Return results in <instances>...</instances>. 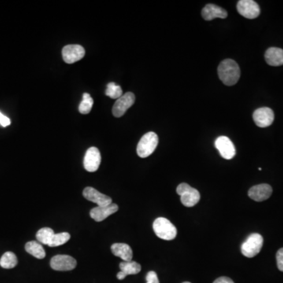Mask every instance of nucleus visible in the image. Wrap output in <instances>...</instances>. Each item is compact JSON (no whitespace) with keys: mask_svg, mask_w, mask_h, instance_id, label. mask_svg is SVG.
I'll list each match as a JSON object with an SVG mask.
<instances>
[{"mask_svg":"<svg viewBox=\"0 0 283 283\" xmlns=\"http://www.w3.org/2000/svg\"><path fill=\"white\" fill-rule=\"evenodd\" d=\"M218 76L220 80L227 86H233L240 78V68L236 61L225 59L218 67Z\"/></svg>","mask_w":283,"mask_h":283,"instance_id":"obj_1","label":"nucleus"},{"mask_svg":"<svg viewBox=\"0 0 283 283\" xmlns=\"http://www.w3.org/2000/svg\"><path fill=\"white\" fill-rule=\"evenodd\" d=\"M153 229L157 237L163 240H173L177 235L176 227L169 220L164 217H159L154 220Z\"/></svg>","mask_w":283,"mask_h":283,"instance_id":"obj_2","label":"nucleus"},{"mask_svg":"<svg viewBox=\"0 0 283 283\" xmlns=\"http://www.w3.org/2000/svg\"><path fill=\"white\" fill-rule=\"evenodd\" d=\"M176 192L180 196L182 204L186 207H193L200 201L201 195L197 189L193 188L187 183L178 186Z\"/></svg>","mask_w":283,"mask_h":283,"instance_id":"obj_3","label":"nucleus"},{"mask_svg":"<svg viewBox=\"0 0 283 283\" xmlns=\"http://www.w3.org/2000/svg\"><path fill=\"white\" fill-rule=\"evenodd\" d=\"M264 239L260 234H252L245 241L241 247V251L246 258H254L263 247Z\"/></svg>","mask_w":283,"mask_h":283,"instance_id":"obj_4","label":"nucleus"},{"mask_svg":"<svg viewBox=\"0 0 283 283\" xmlns=\"http://www.w3.org/2000/svg\"><path fill=\"white\" fill-rule=\"evenodd\" d=\"M158 145V136L154 132L145 134L138 143L137 154L142 158L149 157L154 153Z\"/></svg>","mask_w":283,"mask_h":283,"instance_id":"obj_5","label":"nucleus"},{"mask_svg":"<svg viewBox=\"0 0 283 283\" xmlns=\"http://www.w3.org/2000/svg\"><path fill=\"white\" fill-rule=\"evenodd\" d=\"M135 101V97L133 93L128 92L123 94L122 96L119 98L115 102L112 110L113 116L115 117H122L127 110L133 106Z\"/></svg>","mask_w":283,"mask_h":283,"instance_id":"obj_6","label":"nucleus"},{"mask_svg":"<svg viewBox=\"0 0 283 283\" xmlns=\"http://www.w3.org/2000/svg\"><path fill=\"white\" fill-rule=\"evenodd\" d=\"M238 12L243 17L248 19H254L259 16L261 9L254 0H241L237 4Z\"/></svg>","mask_w":283,"mask_h":283,"instance_id":"obj_7","label":"nucleus"},{"mask_svg":"<svg viewBox=\"0 0 283 283\" xmlns=\"http://www.w3.org/2000/svg\"><path fill=\"white\" fill-rule=\"evenodd\" d=\"M50 267L52 269L60 272L72 271L76 267V261L69 255L54 256L50 260Z\"/></svg>","mask_w":283,"mask_h":283,"instance_id":"obj_8","label":"nucleus"},{"mask_svg":"<svg viewBox=\"0 0 283 283\" xmlns=\"http://www.w3.org/2000/svg\"><path fill=\"white\" fill-rule=\"evenodd\" d=\"M101 154L96 147H91L86 152L84 159H83V166L84 169L89 172H94L98 170L100 166Z\"/></svg>","mask_w":283,"mask_h":283,"instance_id":"obj_9","label":"nucleus"},{"mask_svg":"<svg viewBox=\"0 0 283 283\" xmlns=\"http://www.w3.org/2000/svg\"><path fill=\"white\" fill-rule=\"evenodd\" d=\"M85 55V50L80 45L72 44L64 46L62 50L63 60L68 64L80 61Z\"/></svg>","mask_w":283,"mask_h":283,"instance_id":"obj_10","label":"nucleus"},{"mask_svg":"<svg viewBox=\"0 0 283 283\" xmlns=\"http://www.w3.org/2000/svg\"><path fill=\"white\" fill-rule=\"evenodd\" d=\"M253 118L257 126L260 128H267L272 125L274 121V112L269 107L260 108L254 111Z\"/></svg>","mask_w":283,"mask_h":283,"instance_id":"obj_11","label":"nucleus"},{"mask_svg":"<svg viewBox=\"0 0 283 283\" xmlns=\"http://www.w3.org/2000/svg\"><path fill=\"white\" fill-rule=\"evenodd\" d=\"M216 148L220 152V155L224 157V159L231 160L233 158L236 154L235 145L232 140L227 136H220L217 138L215 142Z\"/></svg>","mask_w":283,"mask_h":283,"instance_id":"obj_12","label":"nucleus"},{"mask_svg":"<svg viewBox=\"0 0 283 283\" xmlns=\"http://www.w3.org/2000/svg\"><path fill=\"white\" fill-rule=\"evenodd\" d=\"M83 195L87 200L96 203L98 206H107L112 204L110 197L103 195L93 187H86L83 190Z\"/></svg>","mask_w":283,"mask_h":283,"instance_id":"obj_13","label":"nucleus"},{"mask_svg":"<svg viewBox=\"0 0 283 283\" xmlns=\"http://www.w3.org/2000/svg\"><path fill=\"white\" fill-rule=\"evenodd\" d=\"M249 197L255 202H264L272 195V187L269 184H259L250 189Z\"/></svg>","mask_w":283,"mask_h":283,"instance_id":"obj_14","label":"nucleus"},{"mask_svg":"<svg viewBox=\"0 0 283 283\" xmlns=\"http://www.w3.org/2000/svg\"><path fill=\"white\" fill-rule=\"evenodd\" d=\"M118 206L117 204H110L107 206H98L91 209L90 212V216L93 220L97 222H102L106 220L109 216L114 214L118 211Z\"/></svg>","mask_w":283,"mask_h":283,"instance_id":"obj_15","label":"nucleus"},{"mask_svg":"<svg viewBox=\"0 0 283 283\" xmlns=\"http://www.w3.org/2000/svg\"><path fill=\"white\" fill-rule=\"evenodd\" d=\"M202 15L205 20H211L215 18H226L228 12L217 5L208 4L202 9Z\"/></svg>","mask_w":283,"mask_h":283,"instance_id":"obj_16","label":"nucleus"},{"mask_svg":"<svg viewBox=\"0 0 283 283\" xmlns=\"http://www.w3.org/2000/svg\"><path fill=\"white\" fill-rule=\"evenodd\" d=\"M111 251L113 255L121 258L124 261H132L133 252L131 246L125 243H115L111 246Z\"/></svg>","mask_w":283,"mask_h":283,"instance_id":"obj_17","label":"nucleus"},{"mask_svg":"<svg viewBox=\"0 0 283 283\" xmlns=\"http://www.w3.org/2000/svg\"><path fill=\"white\" fill-rule=\"evenodd\" d=\"M265 60L269 65L280 66L283 65V50L279 47H270L265 53Z\"/></svg>","mask_w":283,"mask_h":283,"instance_id":"obj_18","label":"nucleus"},{"mask_svg":"<svg viewBox=\"0 0 283 283\" xmlns=\"http://www.w3.org/2000/svg\"><path fill=\"white\" fill-rule=\"evenodd\" d=\"M25 250L28 254H31L37 259H43L46 257V252L39 242L31 241L26 243Z\"/></svg>","mask_w":283,"mask_h":283,"instance_id":"obj_19","label":"nucleus"},{"mask_svg":"<svg viewBox=\"0 0 283 283\" xmlns=\"http://www.w3.org/2000/svg\"><path fill=\"white\" fill-rule=\"evenodd\" d=\"M120 269L126 276L137 275L141 272V265L135 261H123L120 264Z\"/></svg>","mask_w":283,"mask_h":283,"instance_id":"obj_20","label":"nucleus"},{"mask_svg":"<svg viewBox=\"0 0 283 283\" xmlns=\"http://www.w3.org/2000/svg\"><path fill=\"white\" fill-rule=\"evenodd\" d=\"M17 258L12 252H6L0 259V266L2 269H11L17 266Z\"/></svg>","mask_w":283,"mask_h":283,"instance_id":"obj_21","label":"nucleus"},{"mask_svg":"<svg viewBox=\"0 0 283 283\" xmlns=\"http://www.w3.org/2000/svg\"><path fill=\"white\" fill-rule=\"evenodd\" d=\"M69 239H70V235L68 232L54 234L47 246H50V247H57V246H62V245L65 244L67 242H69Z\"/></svg>","mask_w":283,"mask_h":283,"instance_id":"obj_22","label":"nucleus"},{"mask_svg":"<svg viewBox=\"0 0 283 283\" xmlns=\"http://www.w3.org/2000/svg\"><path fill=\"white\" fill-rule=\"evenodd\" d=\"M54 235V232L51 228H43L38 231L36 234V239L39 243L43 245H48L50 239Z\"/></svg>","mask_w":283,"mask_h":283,"instance_id":"obj_23","label":"nucleus"},{"mask_svg":"<svg viewBox=\"0 0 283 283\" xmlns=\"http://www.w3.org/2000/svg\"><path fill=\"white\" fill-rule=\"evenodd\" d=\"M93 104H94V101H93V98H91L90 94L83 93V100L80 102V106H79V111L82 114H87L91 112Z\"/></svg>","mask_w":283,"mask_h":283,"instance_id":"obj_24","label":"nucleus"},{"mask_svg":"<svg viewBox=\"0 0 283 283\" xmlns=\"http://www.w3.org/2000/svg\"><path fill=\"white\" fill-rule=\"evenodd\" d=\"M106 94L110 98L118 99L119 98H120L123 95L122 89H121L120 86L117 85L115 83H109L107 84Z\"/></svg>","mask_w":283,"mask_h":283,"instance_id":"obj_25","label":"nucleus"},{"mask_svg":"<svg viewBox=\"0 0 283 283\" xmlns=\"http://www.w3.org/2000/svg\"><path fill=\"white\" fill-rule=\"evenodd\" d=\"M146 283H159V280L155 272H149L146 275Z\"/></svg>","mask_w":283,"mask_h":283,"instance_id":"obj_26","label":"nucleus"},{"mask_svg":"<svg viewBox=\"0 0 283 283\" xmlns=\"http://www.w3.org/2000/svg\"><path fill=\"white\" fill-rule=\"evenodd\" d=\"M276 260H277L278 269L281 272H283V248L280 249L277 252Z\"/></svg>","mask_w":283,"mask_h":283,"instance_id":"obj_27","label":"nucleus"},{"mask_svg":"<svg viewBox=\"0 0 283 283\" xmlns=\"http://www.w3.org/2000/svg\"><path fill=\"white\" fill-rule=\"evenodd\" d=\"M11 124V121L6 116H4L1 112H0V124L2 127H7L9 124Z\"/></svg>","mask_w":283,"mask_h":283,"instance_id":"obj_28","label":"nucleus"},{"mask_svg":"<svg viewBox=\"0 0 283 283\" xmlns=\"http://www.w3.org/2000/svg\"><path fill=\"white\" fill-rule=\"evenodd\" d=\"M213 283H235L228 277H220L215 280Z\"/></svg>","mask_w":283,"mask_h":283,"instance_id":"obj_29","label":"nucleus"},{"mask_svg":"<svg viewBox=\"0 0 283 283\" xmlns=\"http://www.w3.org/2000/svg\"><path fill=\"white\" fill-rule=\"evenodd\" d=\"M126 275L124 274V272H121V271H120V272H118V273H117V279H118L119 280H124V279H125L126 278Z\"/></svg>","mask_w":283,"mask_h":283,"instance_id":"obj_30","label":"nucleus"},{"mask_svg":"<svg viewBox=\"0 0 283 283\" xmlns=\"http://www.w3.org/2000/svg\"><path fill=\"white\" fill-rule=\"evenodd\" d=\"M189 283V282H184V283Z\"/></svg>","mask_w":283,"mask_h":283,"instance_id":"obj_31","label":"nucleus"}]
</instances>
